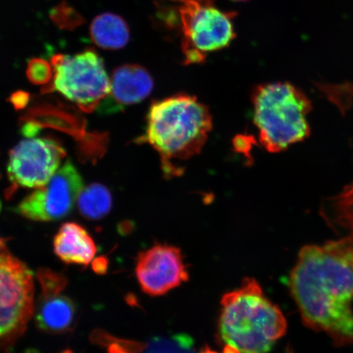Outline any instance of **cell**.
I'll list each match as a JSON object with an SVG mask.
<instances>
[{"mask_svg":"<svg viewBox=\"0 0 353 353\" xmlns=\"http://www.w3.org/2000/svg\"><path fill=\"white\" fill-rule=\"evenodd\" d=\"M288 286L306 327L353 344V236L303 247Z\"/></svg>","mask_w":353,"mask_h":353,"instance_id":"cell-1","label":"cell"},{"mask_svg":"<svg viewBox=\"0 0 353 353\" xmlns=\"http://www.w3.org/2000/svg\"><path fill=\"white\" fill-rule=\"evenodd\" d=\"M212 129L209 108L195 96L178 94L154 101L144 134L136 143L156 150L164 175L170 179L183 174L182 164L201 153Z\"/></svg>","mask_w":353,"mask_h":353,"instance_id":"cell-2","label":"cell"},{"mask_svg":"<svg viewBox=\"0 0 353 353\" xmlns=\"http://www.w3.org/2000/svg\"><path fill=\"white\" fill-rule=\"evenodd\" d=\"M219 321L221 338L241 353H268L287 330V321L253 278L225 294Z\"/></svg>","mask_w":353,"mask_h":353,"instance_id":"cell-3","label":"cell"},{"mask_svg":"<svg viewBox=\"0 0 353 353\" xmlns=\"http://www.w3.org/2000/svg\"><path fill=\"white\" fill-rule=\"evenodd\" d=\"M251 101L259 142L268 152L285 151L310 135L312 103L297 87L288 82L263 83L254 88Z\"/></svg>","mask_w":353,"mask_h":353,"instance_id":"cell-4","label":"cell"},{"mask_svg":"<svg viewBox=\"0 0 353 353\" xmlns=\"http://www.w3.org/2000/svg\"><path fill=\"white\" fill-rule=\"evenodd\" d=\"M54 79L43 91H57L83 112H92L110 94V81L103 59L94 48L52 57Z\"/></svg>","mask_w":353,"mask_h":353,"instance_id":"cell-5","label":"cell"},{"mask_svg":"<svg viewBox=\"0 0 353 353\" xmlns=\"http://www.w3.org/2000/svg\"><path fill=\"white\" fill-rule=\"evenodd\" d=\"M33 272L0 246V350H8L25 333L34 313Z\"/></svg>","mask_w":353,"mask_h":353,"instance_id":"cell-6","label":"cell"},{"mask_svg":"<svg viewBox=\"0 0 353 353\" xmlns=\"http://www.w3.org/2000/svg\"><path fill=\"white\" fill-rule=\"evenodd\" d=\"M179 8L183 34L182 48L187 64L202 63L206 54L223 50L236 37L235 12H223L210 3L188 1Z\"/></svg>","mask_w":353,"mask_h":353,"instance_id":"cell-7","label":"cell"},{"mask_svg":"<svg viewBox=\"0 0 353 353\" xmlns=\"http://www.w3.org/2000/svg\"><path fill=\"white\" fill-rule=\"evenodd\" d=\"M83 188L81 174L68 161L52 176L50 182L37 188L16 207V213L37 222L63 219L72 213Z\"/></svg>","mask_w":353,"mask_h":353,"instance_id":"cell-8","label":"cell"},{"mask_svg":"<svg viewBox=\"0 0 353 353\" xmlns=\"http://www.w3.org/2000/svg\"><path fill=\"white\" fill-rule=\"evenodd\" d=\"M65 157L64 148L54 139L22 140L10 152L8 178L14 188H41L60 169Z\"/></svg>","mask_w":353,"mask_h":353,"instance_id":"cell-9","label":"cell"},{"mask_svg":"<svg viewBox=\"0 0 353 353\" xmlns=\"http://www.w3.org/2000/svg\"><path fill=\"white\" fill-rule=\"evenodd\" d=\"M135 274L141 289L152 297L165 295L189 280L180 249L167 244L139 253Z\"/></svg>","mask_w":353,"mask_h":353,"instance_id":"cell-10","label":"cell"},{"mask_svg":"<svg viewBox=\"0 0 353 353\" xmlns=\"http://www.w3.org/2000/svg\"><path fill=\"white\" fill-rule=\"evenodd\" d=\"M153 78L143 66L128 64L113 70L110 94L100 103L98 112L110 114L141 103L152 94Z\"/></svg>","mask_w":353,"mask_h":353,"instance_id":"cell-11","label":"cell"},{"mask_svg":"<svg viewBox=\"0 0 353 353\" xmlns=\"http://www.w3.org/2000/svg\"><path fill=\"white\" fill-rule=\"evenodd\" d=\"M77 316L73 300L63 294L41 295L35 310V323L43 332L60 334L72 330Z\"/></svg>","mask_w":353,"mask_h":353,"instance_id":"cell-12","label":"cell"},{"mask_svg":"<svg viewBox=\"0 0 353 353\" xmlns=\"http://www.w3.org/2000/svg\"><path fill=\"white\" fill-rule=\"evenodd\" d=\"M54 248L61 261L85 267L92 261L98 250L90 233L76 223L61 225L54 237Z\"/></svg>","mask_w":353,"mask_h":353,"instance_id":"cell-13","label":"cell"},{"mask_svg":"<svg viewBox=\"0 0 353 353\" xmlns=\"http://www.w3.org/2000/svg\"><path fill=\"white\" fill-rule=\"evenodd\" d=\"M92 41L107 50L125 47L130 39L129 25L121 16L112 12L101 13L92 21L90 28Z\"/></svg>","mask_w":353,"mask_h":353,"instance_id":"cell-14","label":"cell"},{"mask_svg":"<svg viewBox=\"0 0 353 353\" xmlns=\"http://www.w3.org/2000/svg\"><path fill=\"white\" fill-rule=\"evenodd\" d=\"M321 214L334 231L353 236V182L336 196L322 202Z\"/></svg>","mask_w":353,"mask_h":353,"instance_id":"cell-15","label":"cell"},{"mask_svg":"<svg viewBox=\"0 0 353 353\" xmlns=\"http://www.w3.org/2000/svg\"><path fill=\"white\" fill-rule=\"evenodd\" d=\"M79 213L88 220H100L112 208V196L108 188L100 183H92L83 188L77 199Z\"/></svg>","mask_w":353,"mask_h":353,"instance_id":"cell-16","label":"cell"},{"mask_svg":"<svg viewBox=\"0 0 353 353\" xmlns=\"http://www.w3.org/2000/svg\"><path fill=\"white\" fill-rule=\"evenodd\" d=\"M92 341L108 347V353H139L145 350L144 344L114 338L101 330L92 334Z\"/></svg>","mask_w":353,"mask_h":353,"instance_id":"cell-17","label":"cell"},{"mask_svg":"<svg viewBox=\"0 0 353 353\" xmlns=\"http://www.w3.org/2000/svg\"><path fill=\"white\" fill-rule=\"evenodd\" d=\"M50 17L57 28L61 30H74L85 23L83 17L65 1L52 8Z\"/></svg>","mask_w":353,"mask_h":353,"instance_id":"cell-18","label":"cell"},{"mask_svg":"<svg viewBox=\"0 0 353 353\" xmlns=\"http://www.w3.org/2000/svg\"><path fill=\"white\" fill-rule=\"evenodd\" d=\"M37 279L41 285V295L61 294L68 285L66 277L48 268L39 269Z\"/></svg>","mask_w":353,"mask_h":353,"instance_id":"cell-19","label":"cell"},{"mask_svg":"<svg viewBox=\"0 0 353 353\" xmlns=\"http://www.w3.org/2000/svg\"><path fill=\"white\" fill-rule=\"evenodd\" d=\"M26 74L34 85H44L54 77V68L46 60L34 59L28 63Z\"/></svg>","mask_w":353,"mask_h":353,"instance_id":"cell-20","label":"cell"},{"mask_svg":"<svg viewBox=\"0 0 353 353\" xmlns=\"http://www.w3.org/2000/svg\"><path fill=\"white\" fill-rule=\"evenodd\" d=\"M108 260L105 257H100L92 263V269L98 274L103 275L108 271Z\"/></svg>","mask_w":353,"mask_h":353,"instance_id":"cell-21","label":"cell"},{"mask_svg":"<svg viewBox=\"0 0 353 353\" xmlns=\"http://www.w3.org/2000/svg\"><path fill=\"white\" fill-rule=\"evenodd\" d=\"M223 353H241V352L236 347L230 345V344H227L223 348Z\"/></svg>","mask_w":353,"mask_h":353,"instance_id":"cell-22","label":"cell"},{"mask_svg":"<svg viewBox=\"0 0 353 353\" xmlns=\"http://www.w3.org/2000/svg\"><path fill=\"white\" fill-rule=\"evenodd\" d=\"M174 1H180V2H188V1H198V2H203V3H210L212 1V0H174Z\"/></svg>","mask_w":353,"mask_h":353,"instance_id":"cell-23","label":"cell"},{"mask_svg":"<svg viewBox=\"0 0 353 353\" xmlns=\"http://www.w3.org/2000/svg\"><path fill=\"white\" fill-rule=\"evenodd\" d=\"M201 353H218L217 352H214L211 350L209 347H205L204 351H202Z\"/></svg>","mask_w":353,"mask_h":353,"instance_id":"cell-24","label":"cell"},{"mask_svg":"<svg viewBox=\"0 0 353 353\" xmlns=\"http://www.w3.org/2000/svg\"><path fill=\"white\" fill-rule=\"evenodd\" d=\"M4 241H3V239H1V238H0V246L6 245V242H4Z\"/></svg>","mask_w":353,"mask_h":353,"instance_id":"cell-25","label":"cell"},{"mask_svg":"<svg viewBox=\"0 0 353 353\" xmlns=\"http://www.w3.org/2000/svg\"><path fill=\"white\" fill-rule=\"evenodd\" d=\"M25 353H39V352L37 351H34V350H29L28 352H26Z\"/></svg>","mask_w":353,"mask_h":353,"instance_id":"cell-26","label":"cell"},{"mask_svg":"<svg viewBox=\"0 0 353 353\" xmlns=\"http://www.w3.org/2000/svg\"><path fill=\"white\" fill-rule=\"evenodd\" d=\"M61 353H73L72 351L70 350H65L63 351V352H61Z\"/></svg>","mask_w":353,"mask_h":353,"instance_id":"cell-27","label":"cell"},{"mask_svg":"<svg viewBox=\"0 0 353 353\" xmlns=\"http://www.w3.org/2000/svg\"><path fill=\"white\" fill-rule=\"evenodd\" d=\"M233 1H246V0H233Z\"/></svg>","mask_w":353,"mask_h":353,"instance_id":"cell-28","label":"cell"},{"mask_svg":"<svg viewBox=\"0 0 353 353\" xmlns=\"http://www.w3.org/2000/svg\"><path fill=\"white\" fill-rule=\"evenodd\" d=\"M0 210H1V202H0Z\"/></svg>","mask_w":353,"mask_h":353,"instance_id":"cell-29","label":"cell"}]
</instances>
